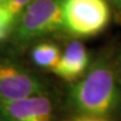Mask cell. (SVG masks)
Instances as JSON below:
<instances>
[{
    "mask_svg": "<svg viewBox=\"0 0 121 121\" xmlns=\"http://www.w3.org/2000/svg\"><path fill=\"white\" fill-rule=\"evenodd\" d=\"M71 107L81 115L107 118L121 110V85L106 58L95 60L69 93Z\"/></svg>",
    "mask_w": 121,
    "mask_h": 121,
    "instance_id": "1",
    "label": "cell"
},
{
    "mask_svg": "<svg viewBox=\"0 0 121 121\" xmlns=\"http://www.w3.org/2000/svg\"><path fill=\"white\" fill-rule=\"evenodd\" d=\"M14 26L15 39L20 43L63 30V0H35L19 14Z\"/></svg>",
    "mask_w": 121,
    "mask_h": 121,
    "instance_id": "2",
    "label": "cell"
},
{
    "mask_svg": "<svg viewBox=\"0 0 121 121\" xmlns=\"http://www.w3.org/2000/svg\"><path fill=\"white\" fill-rule=\"evenodd\" d=\"M110 16L107 0H63V30L75 37L100 33Z\"/></svg>",
    "mask_w": 121,
    "mask_h": 121,
    "instance_id": "3",
    "label": "cell"
},
{
    "mask_svg": "<svg viewBox=\"0 0 121 121\" xmlns=\"http://www.w3.org/2000/svg\"><path fill=\"white\" fill-rule=\"evenodd\" d=\"M45 94V86L35 75L17 64L0 62V102Z\"/></svg>",
    "mask_w": 121,
    "mask_h": 121,
    "instance_id": "4",
    "label": "cell"
},
{
    "mask_svg": "<svg viewBox=\"0 0 121 121\" xmlns=\"http://www.w3.org/2000/svg\"><path fill=\"white\" fill-rule=\"evenodd\" d=\"M0 121H54L52 104L45 94L0 102Z\"/></svg>",
    "mask_w": 121,
    "mask_h": 121,
    "instance_id": "5",
    "label": "cell"
},
{
    "mask_svg": "<svg viewBox=\"0 0 121 121\" xmlns=\"http://www.w3.org/2000/svg\"><path fill=\"white\" fill-rule=\"evenodd\" d=\"M90 56L85 45L78 40L71 41L52 73L66 82L74 83L78 81L89 68Z\"/></svg>",
    "mask_w": 121,
    "mask_h": 121,
    "instance_id": "6",
    "label": "cell"
},
{
    "mask_svg": "<svg viewBox=\"0 0 121 121\" xmlns=\"http://www.w3.org/2000/svg\"><path fill=\"white\" fill-rule=\"evenodd\" d=\"M60 50L52 43H39L31 50V60L35 65L44 70H51L56 66L60 58Z\"/></svg>",
    "mask_w": 121,
    "mask_h": 121,
    "instance_id": "7",
    "label": "cell"
},
{
    "mask_svg": "<svg viewBox=\"0 0 121 121\" xmlns=\"http://www.w3.org/2000/svg\"><path fill=\"white\" fill-rule=\"evenodd\" d=\"M35 0H0V6L15 21L27 5Z\"/></svg>",
    "mask_w": 121,
    "mask_h": 121,
    "instance_id": "8",
    "label": "cell"
},
{
    "mask_svg": "<svg viewBox=\"0 0 121 121\" xmlns=\"http://www.w3.org/2000/svg\"><path fill=\"white\" fill-rule=\"evenodd\" d=\"M14 22L15 21L10 17V15L0 6V40L4 39L8 35Z\"/></svg>",
    "mask_w": 121,
    "mask_h": 121,
    "instance_id": "9",
    "label": "cell"
},
{
    "mask_svg": "<svg viewBox=\"0 0 121 121\" xmlns=\"http://www.w3.org/2000/svg\"><path fill=\"white\" fill-rule=\"evenodd\" d=\"M73 121H107V120H106V118H101V117L82 115L81 117H78V118L74 119Z\"/></svg>",
    "mask_w": 121,
    "mask_h": 121,
    "instance_id": "10",
    "label": "cell"
},
{
    "mask_svg": "<svg viewBox=\"0 0 121 121\" xmlns=\"http://www.w3.org/2000/svg\"><path fill=\"white\" fill-rule=\"evenodd\" d=\"M109 1L115 6V8L118 10V12L121 15V0H109Z\"/></svg>",
    "mask_w": 121,
    "mask_h": 121,
    "instance_id": "11",
    "label": "cell"
},
{
    "mask_svg": "<svg viewBox=\"0 0 121 121\" xmlns=\"http://www.w3.org/2000/svg\"><path fill=\"white\" fill-rule=\"evenodd\" d=\"M120 66H121V64H120Z\"/></svg>",
    "mask_w": 121,
    "mask_h": 121,
    "instance_id": "12",
    "label": "cell"
}]
</instances>
